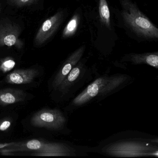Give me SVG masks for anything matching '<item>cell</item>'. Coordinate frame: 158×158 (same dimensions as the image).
I'll return each instance as SVG.
<instances>
[{
	"label": "cell",
	"mask_w": 158,
	"mask_h": 158,
	"mask_svg": "<svg viewBox=\"0 0 158 158\" xmlns=\"http://www.w3.org/2000/svg\"><path fill=\"white\" fill-rule=\"evenodd\" d=\"M94 149L96 152L111 157L157 158L158 139L141 132H120L104 139Z\"/></svg>",
	"instance_id": "obj_1"
},
{
	"label": "cell",
	"mask_w": 158,
	"mask_h": 158,
	"mask_svg": "<svg viewBox=\"0 0 158 158\" xmlns=\"http://www.w3.org/2000/svg\"><path fill=\"white\" fill-rule=\"evenodd\" d=\"M132 81L131 77L124 74H105L98 77L72 100L66 110L73 111L94 102L101 101L118 92Z\"/></svg>",
	"instance_id": "obj_2"
},
{
	"label": "cell",
	"mask_w": 158,
	"mask_h": 158,
	"mask_svg": "<svg viewBox=\"0 0 158 158\" xmlns=\"http://www.w3.org/2000/svg\"><path fill=\"white\" fill-rule=\"evenodd\" d=\"M82 148L62 142L32 139L10 144L1 152L4 154L32 152V155L37 156H77L84 154L86 150Z\"/></svg>",
	"instance_id": "obj_3"
},
{
	"label": "cell",
	"mask_w": 158,
	"mask_h": 158,
	"mask_svg": "<svg viewBox=\"0 0 158 158\" xmlns=\"http://www.w3.org/2000/svg\"><path fill=\"white\" fill-rule=\"evenodd\" d=\"M122 15L135 33L146 39H157L158 29L131 0H122Z\"/></svg>",
	"instance_id": "obj_4"
},
{
	"label": "cell",
	"mask_w": 158,
	"mask_h": 158,
	"mask_svg": "<svg viewBox=\"0 0 158 158\" xmlns=\"http://www.w3.org/2000/svg\"><path fill=\"white\" fill-rule=\"evenodd\" d=\"M80 60L64 79L57 89L63 99H70L80 89L93 79V71Z\"/></svg>",
	"instance_id": "obj_5"
},
{
	"label": "cell",
	"mask_w": 158,
	"mask_h": 158,
	"mask_svg": "<svg viewBox=\"0 0 158 158\" xmlns=\"http://www.w3.org/2000/svg\"><path fill=\"white\" fill-rule=\"evenodd\" d=\"M67 123V118L64 113L56 109H42L35 113L31 119L33 126L52 131L64 129Z\"/></svg>",
	"instance_id": "obj_6"
},
{
	"label": "cell",
	"mask_w": 158,
	"mask_h": 158,
	"mask_svg": "<svg viewBox=\"0 0 158 158\" xmlns=\"http://www.w3.org/2000/svg\"><path fill=\"white\" fill-rule=\"evenodd\" d=\"M64 13L59 11L47 19L42 24L35 37V46H40L46 43L55 34L63 20Z\"/></svg>",
	"instance_id": "obj_7"
},
{
	"label": "cell",
	"mask_w": 158,
	"mask_h": 158,
	"mask_svg": "<svg viewBox=\"0 0 158 158\" xmlns=\"http://www.w3.org/2000/svg\"><path fill=\"white\" fill-rule=\"evenodd\" d=\"M19 27L9 21L0 23V47H15L23 48V42L20 39Z\"/></svg>",
	"instance_id": "obj_8"
},
{
	"label": "cell",
	"mask_w": 158,
	"mask_h": 158,
	"mask_svg": "<svg viewBox=\"0 0 158 158\" xmlns=\"http://www.w3.org/2000/svg\"><path fill=\"white\" fill-rule=\"evenodd\" d=\"M85 50V46L82 47L72 53L61 65L55 74L52 82V88L54 90L57 89L76 64L82 59Z\"/></svg>",
	"instance_id": "obj_9"
},
{
	"label": "cell",
	"mask_w": 158,
	"mask_h": 158,
	"mask_svg": "<svg viewBox=\"0 0 158 158\" xmlns=\"http://www.w3.org/2000/svg\"><path fill=\"white\" fill-rule=\"evenodd\" d=\"M35 68L17 69L7 75L5 82L11 85H25L32 83L39 75Z\"/></svg>",
	"instance_id": "obj_10"
},
{
	"label": "cell",
	"mask_w": 158,
	"mask_h": 158,
	"mask_svg": "<svg viewBox=\"0 0 158 158\" xmlns=\"http://www.w3.org/2000/svg\"><path fill=\"white\" fill-rule=\"evenodd\" d=\"M123 61L129 62L134 65L146 64L158 68V52H149V53H131L126 55L123 59Z\"/></svg>",
	"instance_id": "obj_11"
},
{
	"label": "cell",
	"mask_w": 158,
	"mask_h": 158,
	"mask_svg": "<svg viewBox=\"0 0 158 158\" xmlns=\"http://www.w3.org/2000/svg\"><path fill=\"white\" fill-rule=\"evenodd\" d=\"M27 94L23 90L15 89H0V105L7 106L23 102Z\"/></svg>",
	"instance_id": "obj_12"
},
{
	"label": "cell",
	"mask_w": 158,
	"mask_h": 158,
	"mask_svg": "<svg viewBox=\"0 0 158 158\" xmlns=\"http://www.w3.org/2000/svg\"><path fill=\"white\" fill-rule=\"evenodd\" d=\"M79 21L80 16L79 15L76 14L71 18L64 29L62 37L64 38H68L74 35L78 28Z\"/></svg>",
	"instance_id": "obj_13"
},
{
	"label": "cell",
	"mask_w": 158,
	"mask_h": 158,
	"mask_svg": "<svg viewBox=\"0 0 158 158\" xmlns=\"http://www.w3.org/2000/svg\"><path fill=\"white\" fill-rule=\"evenodd\" d=\"M99 13L102 23L107 27H110V14L107 0H99Z\"/></svg>",
	"instance_id": "obj_14"
},
{
	"label": "cell",
	"mask_w": 158,
	"mask_h": 158,
	"mask_svg": "<svg viewBox=\"0 0 158 158\" xmlns=\"http://www.w3.org/2000/svg\"><path fill=\"white\" fill-rule=\"evenodd\" d=\"M16 64L15 60L11 57H6L0 61V71L3 73H8L13 69Z\"/></svg>",
	"instance_id": "obj_15"
},
{
	"label": "cell",
	"mask_w": 158,
	"mask_h": 158,
	"mask_svg": "<svg viewBox=\"0 0 158 158\" xmlns=\"http://www.w3.org/2000/svg\"><path fill=\"white\" fill-rule=\"evenodd\" d=\"M8 1L11 5L18 7L29 6L37 2V0H8Z\"/></svg>",
	"instance_id": "obj_16"
},
{
	"label": "cell",
	"mask_w": 158,
	"mask_h": 158,
	"mask_svg": "<svg viewBox=\"0 0 158 158\" xmlns=\"http://www.w3.org/2000/svg\"><path fill=\"white\" fill-rule=\"evenodd\" d=\"M12 123L10 118L6 117L0 120V131H6L10 129Z\"/></svg>",
	"instance_id": "obj_17"
}]
</instances>
